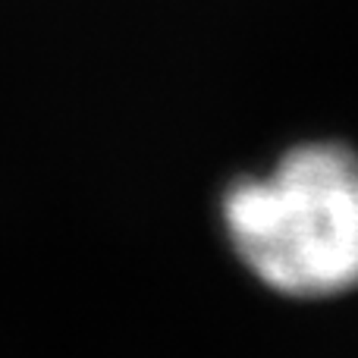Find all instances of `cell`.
Returning a JSON list of instances; mask_svg holds the SVG:
<instances>
[{
  "mask_svg": "<svg viewBox=\"0 0 358 358\" xmlns=\"http://www.w3.org/2000/svg\"><path fill=\"white\" fill-rule=\"evenodd\" d=\"M229 252L283 299H340L358 289V151L311 138L271 167L236 176L220 195Z\"/></svg>",
  "mask_w": 358,
  "mask_h": 358,
  "instance_id": "obj_1",
  "label": "cell"
}]
</instances>
